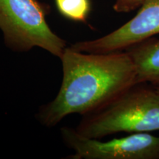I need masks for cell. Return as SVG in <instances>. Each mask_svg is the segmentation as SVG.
<instances>
[{
	"label": "cell",
	"mask_w": 159,
	"mask_h": 159,
	"mask_svg": "<svg viewBox=\"0 0 159 159\" xmlns=\"http://www.w3.org/2000/svg\"><path fill=\"white\" fill-rule=\"evenodd\" d=\"M145 0H115L113 8L117 13H128L140 7Z\"/></svg>",
	"instance_id": "cell-8"
},
{
	"label": "cell",
	"mask_w": 159,
	"mask_h": 159,
	"mask_svg": "<svg viewBox=\"0 0 159 159\" xmlns=\"http://www.w3.org/2000/svg\"><path fill=\"white\" fill-rule=\"evenodd\" d=\"M60 60L63 77L58 93L35 114L46 128L73 114L94 112L137 83L134 64L125 51L89 53L67 46Z\"/></svg>",
	"instance_id": "cell-1"
},
{
	"label": "cell",
	"mask_w": 159,
	"mask_h": 159,
	"mask_svg": "<svg viewBox=\"0 0 159 159\" xmlns=\"http://www.w3.org/2000/svg\"><path fill=\"white\" fill-rule=\"evenodd\" d=\"M156 89H157V88H156ZM157 90H158V91H159V89H157Z\"/></svg>",
	"instance_id": "cell-9"
},
{
	"label": "cell",
	"mask_w": 159,
	"mask_h": 159,
	"mask_svg": "<svg viewBox=\"0 0 159 159\" xmlns=\"http://www.w3.org/2000/svg\"><path fill=\"white\" fill-rule=\"evenodd\" d=\"M159 34V0H145L136 15L104 36L78 41L69 47L89 53L125 51L131 46Z\"/></svg>",
	"instance_id": "cell-5"
},
{
	"label": "cell",
	"mask_w": 159,
	"mask_h": 159,
	"mask_svg": "<svg viewBox=\"0 0 159 159\" xmlns=\"http://www.w3.org/2000/svg\"><path fill=\"white\" fill-rule=\"evenodd\" d=\"M82 136L102 139L119 133L159 130V91L136 83L98 110L83 116L75 128Z\"/></svg>",
	"instance_id": "cell-2"
},
{
	"label": "cell",
	"mask_w": 159,
	"mask_h": 159,
	"mask_svg": "<svg viewBox=\"0 0 159 159\" xmlns=\"http://www.w3.org/2000/svg\"><path fill=\"white\" fill-rule=\"evenodd\" d=\"M47 9L38 0H0V30L6 47L16 52L39 47L60 58L66 41L49 27Z\"/></svg>",
	"instance_id": "cell-3"
},
{
	"label": "cell",
	"mask_w": 159,
	"mask_h": 159,
	"mask_svg": "<svg viewBox=\"0 0 159 159\" xmlns=\"http://www.w3.org/2000/svg\"><path fill=\"white\" fill-rule=\"evenodd\" d=\"M130 57L137 83H147L159 89V39L151 37L125 50Z\"/></svg>",
	"instance_id": "cell-6"
},
{
	"label": "cell",
	"mask_w": 159,
	"mask_h": 159,
	"mask_svg": "<svg viewBox=\"0 0 159 159\" xmlns=\"http://www.w3.org/2000/svg\"><path fill=\"white\" fill-rule=\"evenodd\" d=\"M64 144L74 151L69 159H159V136L134 133L102 142L82 136L71 127L61 128Z\"/></svg>",
	"instance_id": "cell-4"
},
{
	"label": "cell",
	"mask_w": 159,
	"mask_h": 159,
	"mask_svg": "<svg viewBox=\"0 0 159 159\" xmlns=\"http://www.w3.org/2000/svg\"><path fill=\"white\" fill-rule=\"evenodd\" d=\"M60 13L66 19L85 23L91 12L90 0H55Z\"/></svg>",
	"instance_id": "cell-7"
}]
</instances>
